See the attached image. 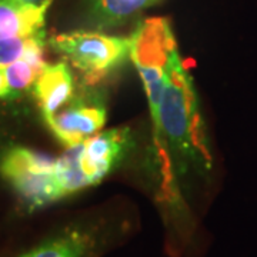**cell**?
<instances>
[{"instance_id":"cell-1","label":"cell","mask_w":257,"mask_h":257,"mask_svg":"<svg viewBox=\"0 0 257 257\" xmlns=\"http://www.w3.org/2000/svg\"><path fill=\"white\" fill-rule=\"evenodd\" d=\"M156 139L166 140L170 150L189 163L211 169V155L199 97L190 73L184 69L180 55L176 56L155 124Z\"/></svg>"},{"instance_id":"cell-2","label":"cell","mask_w":257,"mask_h":257,"mask_svg":"<svg viewBox=\"0 0 257 257\" xmlns=\"http://www.w3.org/2000/svg\"><path fill=\"white\" fill-rule=\"evenodd\" d=\"M130 37V59L140 74L152 120L156 124L166 80L176 56H179L175 33L166 18H149L139 25Z\"/></svg>"},{"instance_id":"cell-3","label":"cell","mask_w":257,"mask_h":257,"mask_svg":"<svg viewBox=\"0 0 257 257\" xmlns=\"http://www.w3.org/2000/svg\"><path fill=\"white\" fill-rule=\"evenodd\" d=\"M0 175L29 211L63 200L56 159L25 146H12L0 156Z\"/></svg>"},{"instance_id":"cell-4","label":"cell","mask_w":257,"mask_h":257,"mask_svg":"<svg viewBox=\"0 0 257 257\" xmlns=\"http://www.w3.org/2000/svg\"><path fill=\"white\" fill-rule=\"evenodd\" d=\"M50 46L67 59L90 84L117 70L130 57L132 37L99 32H70L50 39Z\"/></svg>"},{"instance_id":"cell-5","label":"cell","mask_w":257,"mask_h":257,"mask_svg":"<svg viewBox=\"0 0 257 257\" xmlns=\"http://www.w3.org/2000/svg\"><path fill=\"white\" fill-rule=\"evenodd\" d=\"M47 9L22 0H0V69L23 57L32 45L46 40Z\"/></svg>"},{"instance_id":"cell-6","label":"cell","mask_w":257,"mask_h":257,"mask_svg":"<svg viewBox=\"0 0 257 257\" xmlns=\"http://www.w3.org/2000/svg\"><path fill=\"white\" fill-rule=\"evenodd\" d=\"M106 246L101 223L74 221L19 257H99Z\"/></svg>"},{"instance_id":"cell-7","label":"cell","mask_w":257,"mask_h":257,"mask_svg":"<svg viewBox=\"0 0 257 257\" xmlns=\"http://www.w3.org/2000/svg\"><path fill=\"white\" fill-rule=\"evenodd\" d=\"M130 142L127 128L99 132L76 147L77 160L89 186L99 184L124 155Z\"/></svg>"},{"instance_id":"cell-8","label":"cell","mask_w":257,"mask_h":257,"mask_svg":"<svg viewBox=\"0 0 257 257\" xmlns=\"http://www.w3.org/2000/svg\"><path fill=\"white\" fill-rule=\"evenodd\" d=\"M107 119L101 104H70L52 116L45 117L47 127L66 149L79 146L99 133Z\"/></svg>"},{"instance_id":"cell-9","label":"cell","mask_w":257,"mask_h":257,"mask_svg":"<svg viewBox=\"0 0 257 257\" xmlns=\"http://www.w3.org/2000/svg\"><path fill=\"white\" fill-rule=\"evenodd\" d=\"M74 90L73 76L67 64L60 62L47 64L33 84V93L43 117L62 110L72 100Z\"/></svg>"},{"instance_id":"cell-10","label":"cell","mask_w":257,"mask_h":257,"mask_svg":"<svg viewBox=\"0 0 257 257\" xmlns=\"http://www.w3.org/2000/svg\"><path fill=\"white\" fill-rule=\"evenodd\" d=\"M45 43L46 40L32 45L23 57H20L19 60L9 64L6 69H3L6 82L9 86V100L19 99L30 89H33V84L39 77V74L46 66L43 57Z\"/></svg>"},{"instance_id":"cell-11","label":"cell","mask_w":257,"mask_h":257,"mask_svg":"<svg viewBox=\"0 0 257 257\" xmlns=\"http://www.w3.org/2000/svg\"><path fill=\"white\" fill-rule=\"evenodd\" d=\"M156 0H96V12L101 20L114 23L145 9Z\"/></svg>"},{"instance_id":"cell-12","label":"cell","mask_w":257,"mask_h":257,"mask_svg":"<svg viewBox=\"0 0 257 257\" xmlns=\"http://www.w3.org/2000/svg\"><path fill=\"white\" fill-rule=\"evenodd\" d=\"M0 99L9 100V86L6 82V76L3 69H0Z\"/></svg>"},{"instance_id":"cell-13","label":"cell","mask_w":257,"mask_h":257,"mask_svg":"<svg viewBox=\"0 0 257 257\" xmlns=\"http://www.w3.org/2000/svg\"><path fill=\"white\" fill-rule=\"evenodd\" d=\"M22 2L32 6H40V8H49L52 3V0H22Z\"/></svg>"}]
</instances>
